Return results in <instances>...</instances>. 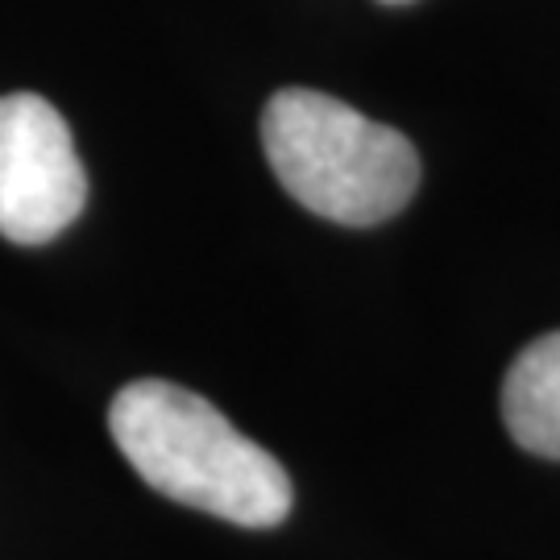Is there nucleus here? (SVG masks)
I'll use <instances>...</instances> for the list:
<instances>
[{"mask_svg": "<svg viewBox=\"0 0 560 560\" xmlns=\"http://www.w3.org/2000/svg\"><path fill=\"white\" fill-rule=\"evenodd\" d=\"M382 4H411V0H382Z\"/></svg>", "mask_w": 560, "mask_h": 560, "instance_id": "nucleus-5", "label": "nucleus"}, {"mask_svg": "<svg viewBox=\"0 0 560 560\" xmlns=\"http://www.w3.org/2000/svg\"><path fill=\"white\" fill-rule=\"evenodd\" d=\"M88 203V171L62 113L34 92L0 96V237L46 245Z\"/></svg>", "mask_w": 560, "mask_h": 560, "instance_id": "nucleus-3", "label": "nucleus"}, {"mask_svg": "<svg viewBox=\"0 0 560 560\" xmlns=\"http://www.w3.org/2000/svg\"><path fill=\"white\" fill-rule=\"evenodd\" d=\"M261 150L291 200L349 229L399 217L420 187V154L399 129L312 88L270 96Z\"/></svg>", "mask_w": 560, "mask_h": 560, "instance_id": "nucleus-2", "label": "nucleus"}, {"mask_svg": "<svg viewBox=\"0 0 560 560\" xmlns=\"http://www.w3.org/2000/svg\"><path fill=\"white\" fill-rule=\"evenodd\" d=\"M108 432L141 481L183 506L237 527H275L291 515L287 469L179 382H129L108 407Z\"/></svg>", "mask_w": 560, "mask_h": 560, "instance_id": "nucleus-1", "label": "nucleus"}, {"mask_svg": "<svg viewBox=\"0 0 560 560\" xmlns=\"http://www.w3.org/2000/svg\"><path fill=\"white\" fill-rule=\"evenodd\" d=\"M502 420L520 448L560 460V332L532 340L502 382Z\"/></svg>", "mask_w": 560, "mask_h": 560, "instance_id": "nucleus-4", "label": "nucleus"}]
</instances>
